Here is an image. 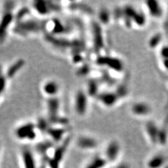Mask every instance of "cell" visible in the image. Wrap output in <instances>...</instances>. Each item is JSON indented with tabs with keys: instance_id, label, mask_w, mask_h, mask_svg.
<instances>
[{
	"instance_id": "30bf717a",
	"label": "cell",
	"mask_w": 168,
	"mask_h": 168,
	"mask_svg": "<svg viewBox=\"0 0 168 168\" xmlns=\"http://www.w3.org/2000/svg\"><path fill=\"white\" fill-rule=\"evenodd\" d=\"M120 151L121 146L119 143L116 140L111 141L105 149V159L109 162L115 161L118 158Z\"/></svg>"
},
{
	"instance_id": "603a6c76",
	"label": "cell",
	"mask_w": 168,
	"mask_h": 168,
	"mask_svg": "<svg viewBox=\"0 0 168 168\" xmlns=\"http://www.w3.org/2000/svg\"><path fill=\"white\" fill-rule=\"evenodd\" d=\"M167 134L166 131L163 129H159V133L158 136V144L161 145H165L167 143Z\"/></svg>"
},
{
	"instance_id": "2e32d148",
	"label": "cell",
	"mask_w": 168,
	"mask_h": 168,
	"mask_svg": "<svg viewBox=\"0 0 168 168\" xmlns=\"http://www.w3.org/2000/svg\"><path fill=\"white\" fill-rule=\"evenodd\" d=\"M165 158L162 155H155L151 158L149 160L148 165L149 168H160L163 167L165 163Z\"/></svg>"
},
{
	"instance_id": "9a60e30c",
	"label": "cell",
	"mask_w": 168,
	"mask_h": 168,
	"mask_svg": "<svg viewBox=\"0 0 168 168\" xmlns=\"http://www.w3.org/2000/svg\"><path fill=\"white\" fill-rule=\"evenodd\" d=\"M65 129L62 127L59 128L50 126V128L48 129L46 133L50 137V139L52 140L55 141L56 142H58L62 139V137L65 134Z\"/></svg>"
},
{
	"instance_id": "44dd1931",
	"label": "cell",
	"mask_w": 168,
	"mask_h": 168,
	"mask_svg": "<svg viewBox=\"0 0 168 168\" xmlns=\"http://www.w3.org/2000/svg\"><path fill=\"white\" fill-rule=\"evenodd\" d=\"M133 23L135 24L138 27H143L146 24V18L142 13H137L133 20Z\"/></svg>"
},
{
	"instance_id": "f1b7e54d",
	"label": "cell",
	"mask_w": 168,
	"mask_h": 168,
	"mask_svg": "<svg viewBox=\"0 0 168 168\" xmlns=\"http://www.w3.org/2000/svg\"><path fill=\"white\" fill-rule=\"evenodd\" d=\"M166 168H168V167H166Z\"/></svg>"
},
{
	"instance_id": "277c9868",
	"label": "cell",
	"mask_w": 168,
	"mask_h": 168,
	"mask_svg": "<svg viewBox=\"0 0 168 168\" xmlns=\"http://www.w3.org/2000/svg\"><path fill=\"white\" fill-rule=\"evenodd\" d=\"M29 6L33 15L40 19L49 16L53 12L58 11L59 7L55 2L47 1H32Z\"/></svg>"
},
{
	"instance_id": "8992f818",
	"label": "cell",
	"mask_w": 168,
	"mask_h": 168,
	"mask_svg": "<svg viewBox=\"0 0 168 168\" xmlns=\"http://www.w3.org/2000/svg\"><path fill=\"white\" fill-rule=\"evenodd\" d=\"M26 60L23 58H18L15 60L9 65L7 67L4 69L5 74L8 81L10 80L13 79L25 67Z\"/></svg>"
},
{
	"instance_id": "ac0fdd59",
	"label": "cell",
	"mask_w": 168,
	"mask_h": 168,
	"mask_svg": "<svg viewBox=\"0 0 168 168\" xmlns=\"http://www.w3.org/2000/svg\"><path fill=\"white\" fill-rule=\"evenodd\" d=\"M98 18L100 20V23L104 25H109L111 20V15L109 11L107 8H101L98 13Z\"/></svg>"
},
{
	"instance_id": "5bb4252c",
	"label": "cell",
	"mask_w": 168,
	"mask_h": 168,
	"mask_svg": "<svg viewBox=\"0 0 168 168\" xmlns=\"http://www.w3.org/2000/svg\"><path fill=\"white\" fill-rule=\"evenodd\" d=\"M146 9L152 18H159L163 15V9L158 2L147 1L145 2Z\"/></svg>"
},
{
	"instance_id": "ffe728a7",
	"label": "cell",
	"mask_w": 168,
	"mask_h": 168,
	"mask_svg": "<svg viewBox=\"0 0 168 168\" xmlns=\"http://www.w3.org/2000/svg\"><path fill=\"white\" fill-rule=\"evenodd\" d=\"M162 41V34L160 33H155L149 39L148 41L149 47L151 49H154L159 46Z\"/></svg>"
},
{
	"instance_id": "83f0119b",
	"label": "cell",
	"mask_w": 168,
	"mask_h": 168,
	"mask_svg": "<svg viewBox=\"0 0 168 168\" xmlns=\"http://www.w3.org/2000/svg\"><path fill=\"white\" fill-rule=\"evenodd\" d=\"M1 97H2V96H1V95H0V100H1Z\"/></svg>"
},
{
	"instance_id": "e0dca14e",
	"label": "cell",
	"mask_w": 168,
	"mask_h": 168,
	"mask_svg": "<svg viewBox=\"0 0 168 168\" xmlns=\"http://www.w3.org/2000/svg\"><path fill=\"white\" fill-rule=\"evenodd\" d=\"M8 82V79L6 76L4 68L0 64V95L4 93L7 88V83Z\"/></svg>"
},
{
	"instance_id": "d4e9b609",
	"label": "cell",
	"mask_w": 168,
	"mask_h": 168,
	"mask_svg": "<svg viewBox=\"0 0 168 168\" xmlns=\"http://www.w3.org/2000/svg\"><path fill=\"white\" fill-rule=\"evenodd\" d=\"M162 64H163L164 68L168 70V59H163Z\"/></svg>"
},
{
	"instance_id": "7a4b0ae2",
	"label": "cell",
	"mask_w": 168,
	"mask_h": 168,
	"mask_svg": "<svg viewBox=\"0 0 168 168\" xmlns=\"http://www.w3.org/2000/svg\"><path fill=\"white\" fill-rule=\"evenodd\" d=\"M45 32V20L37 17L14 23L11 33L20 39H28Z\"/></svg>"
},
{
	"instance_id": "d6986e66",
	"label": "cell",
	"mask_w": 168,
	"mask_h": 168,
	"mask_svg": "<svg viewBox=\"0 0 168 168\" xmlns=\"http://www.w3.org/2000/svg\"><path fill=\"white\" fill-rule=\"evenodd\" d=\"M107 163V161L106 159L97 156L90 162L89 164L86 166V168H103L106 165Z\"/></svg>"
},
{
	"instance_id": "3957f363",
	"label": "cell",
	"mask_w": 168,
	"mask_h": 168,
	"mask_svg": "<svg viewBox=\"0 0 168 168\" xmlns=\"http://www.w3.org/2000/svg\"><path fill=\"white\" fill-rule=\"evenodd\" d=\"M38 129L34 122L20 123L14 128L13 134L17 139L23 142H33L37 138Z\"/></svg>"
},
{
	"instance_id": "4fadbf2b",
	"label": "cell",
	"mask_w": 168,
	"mask_h": 168,
	"mask_svg": "<svg viewBox=\"0 0 168 168\" xmlns=\"http://www.w3.org/2000/svg\"><path fill=\"white\" fill-rule=\"evenodd\" d=\"M21 158L24 168H37L34 155L28 148H24L21 151Z\"/></svg>"
},
{
	"instance_id": "484cf974",
	"label": "cell",
	"mask_w": 168,
	"mask_h": 168,
	"mask_svg": "<svg viewBox=\"0 0 168 168\" xmlns=\"http://www.w3.org/2000/svg\"><path fill=\"white\" fill-rule=\"evenodd\" d=\"M116 168H130L128 165L126 164H122V165H119L118 166H117Z\"/></svg>"
},
{
	"instance_id": "9c48e42d",
	"label": "cell",
	"mask_w": 168,
	"mask_h": 168,
	"mask_svg": "<svg viewBox=\"0 0 168 168\" xmlns=\"http://www.w3.org/2000/svg\"><path fill=\"white\" fill-rule=\"evenodd\" d=\"M100 102L105 107H113L119 100L118 95L113 92H104L97 96Z\"/></svg>"
},
{
	"instance_id": "7c38bea8",
	"label": "cell",
	"mask_w": 168,
	"mask_h": 168,
	"mask_svg": "<svg viewBox=\"0 0 168 168\" xmlns=\"http://www.w3.org/2000/svg\"><path fill=\"white\" fill-rule=\"evenodd\" d=\"M145 132L146 135L152 144H158V136L159 129L154 121H148L145 125Z\"/></svg>"
},
{
	"instance_id": "cb8c5ba5",
	"label": "cell",
	"mask_w": 168,
	"mask_h": 168,
	"mask_svg": "<svg viewBox=\"0 0 168 168\" xmlns=\"http://www.w3.org/2000/svg\"><path fill=\"white\" fill-rule=\"evenodd\" d=\"M160 55L163 59H168V45L161 48L160 50Z\"/></svg>"
},
{
	"instance_id": "5b68a950",
	"label": "cell",
	"mask_w": 168,
	"mask_h": 168,
	"mask_svg": "<svg viewBox=\"0 0 168 168\" xmlns=\"http://www.w3.org/2000/svg\"><path fill=\"white\" fill-rule=\"evenodd\" d=\"M88 95L83 90H79L75 94L74 107L75 112L78 116H83L86 115L88 108Z\"/></svg>"
},
{
	"instance_id": "4316f807",
	"label": "cell",
	"mask_w": 168,
	"mask_h": 168,
	"mask_svg": "<svg viewBox=\"0 0 168 168\" xmlns=\"http://www.w3.org/2000/svg\"><path fill=\"white\" fill-rule=\"evenodd\" d=\"M1 150H2V145H1V142H0V154H1Z\"/></svg>"
},
{
	"instance_id": "7402d4cb",
	"label": "cell",
	"mask_w": 168,
	"mask_h": 168,
	"mask_svg": "<svg viewBox=\"0 0 168 168\" xmlns=\"http://www.w3.org/2000/svg\"><path fill=\"white\" fill-rule=\"evenodd\" d=\"M97 89H98L97 83H96L95 81H91L88 85V92L87 93V95H90L91 96H95L96 94H97Z\"/></svg>"
},
{
	"instance_id": "6da1fadb",
	"label": "cell",
	"mask_w": 168,
	"mask_h": 168,
	"mask_svg": "<svg viewBox=\"0 0 168 168\" xmlns=\"http://www.w3.org/2000/svg\"><path fill=\"white\" fill-rule=\"evenodd\" d=\"M18 8L15 1H4L0 7V46L7 41L15 22V11Z\"/></svg>"
},
{
	"instance_id": "52a82bcc",
	"label": "cell",
	"mask_w": 168,
	"mask_h": 168,
	"mask_svg": "<svg viewBox=\"0 0 168 168\" xmlns=\"http://www.w3.org/2000/svg\"><path fill=\"white\" fill-rule=\"evenodd\" d=\"M41 88L43 94L47 98H49L57 97L60 90V86L55 80L50 79L44 82Z\"/></svg>"
},
{
	"instance_id": "ba28073f",
	"label": "cell",
	"mask_w": 168,
	"mask_h": 168,
	"mask_svg": "<svg viewBox=\"0 0 168 168\" xmlns=\"http://www.w3.org/2000/svg\"><path fill=\"white\" fill-rule=\"evenodd\" d=\"M131 113L137 117H146L152 113V108L146 102L139 101L134 103L131 107Z\"/></svg>"
},
{
	"instance_id": "8fae6325",
	"label": "cell",
	"mask_w": 168,
	"mask_h": 168,
	"mask_svg": "<svg viewBox=\"0 0 168 168\" xmlns=\"http://www.w3.org/2000/svg\"><path fill=\"white\" fill-rule=\"evenodd\" d=\"M76 144L81 149L91 150L97 148V142L95 139L91 137L81 136L78 138Z\"/></svg>"
}]
</instances>
